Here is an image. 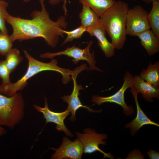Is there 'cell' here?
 <instances>
[{
  "instance_id": "6da1fadb",
  "label": "cell",
  "mask_w": 159,
  "mask_h": 159,
  "mask_svg": "<svg viewBox=\"0 0 159 159\" xmlns=\"http://www.w3.org/2000/svg\"><path fill=\"white\" fill-rule=\"evenodd\" d=\"M39 1L41 10L33 11L31 19L14 17L9 14L6 22L12 28L10 36L13 42L42 38L49 46L53 48L57 45L60 37H64L62 30L67 29L68 25L66 16L62 15L56 21L52 20L46 8L44 0Z\"/></svg>"
},
{
  "instance_id": "7a4b0ae2",
  "label": "cell",
  "mask_w": 159,
  "mask_h": 159,
  "mask_svg": "<svg viewBox=\"0 0 159 159\" xmlns=\"http://www.w3.org/2000/svg\"><path fill=\"white\" fill-rule=\"evenodd\" d=\"M24 52L28 63L26 72L20 79L14 83H2L0 85V93L1 94L8 97L14 95L18 91L23 90L25 87L28 84L27 82L29 79L43 71L50 70L59 73L62 76V82L64 84H67L71 80V76L76 72L75 69L72 70L59 67L55 59L52 58L49 62H44L32 57L26 50H24Z\"/></svg>"
},
{
  "instance_id": "3957f363",
  "label": "cell",
  "mask_w": 159,
  "mask_h": 159,
  "mask_svg": "<svg viewBox=\"0 0 159 159\" xmlns=\"http://www.w3.org/2000/svg\"><path fill=\"white\" fill-rule=\"evenodd\" d=\"M127 3L119 0L100 17V23L110 37L115 49L122 48L126 39Z\"/></svg>"
},
{
  "instance_id": "277c9868",
  "label": "cell",
  "mask_w": 159,
  "mask_h": 159,
  "mask_svg": "<svg viewBox=\"0 0 159 159\" xmlns=\"http://www.w3.org/2000/svg\"><path fill=\"white\" fill-rule=\"evenodd\" d=\"M25 105L20 92L11 97L0 93V125L14 128L24 117Z\"/></svg>"
},
{
  "instance_id": "5b68a950",
  "label": "cell",
  "mask_w": 159,
  "mask_h": 159,
  "mask_svg": "<svg viewBox=\"0 0 159 159\" xmlns=\"http://www.w3.org/2000/svg\"><path fill=\"white\" fill-rule=\"evenodd\" d=\"M93 43L92 41H90L84 49H81L74 45L62 51L54 53L47 52L41 54L40 57L42 58L51 59L57 56L64 55L72 58L75 64H77L81 60L86 61L89 65L88 69L102 72L103 71L102 70L95 66L96 62L95 54L90 51Z\"/></svg>"
},
{
  "instance_id": "8992f818",
  "label": "cell",
  "mask_w": 159,
  "mask_h": 159,
  "mask_svg": "<svg viewBox=\"0 0 159 159\" xmlns=\"http://www.w3.org/2000/svg\"><path fill=\"white\" fill-rule=\"evenodd\" d=\"M123 80V82L121 88L113 95L105 97L93 95L91 100L93 105H100L106 102L115 103L122 107L123 112L126 116L132 115L134 112L133 108L131 105H127L125 102L124 94L127 89L133 86V76L130 72L127 71L125 72Z\"/></svg>"
},
{
  "instance_id": "52a82bcc",
  "label": "cell",
  "mask_w": 159,
  "mask_h": 159,
  "mask_svg": "<svg viewBox=\"0 0 159 159\" xmlns=\"http://www.w3.org/2000/svg\"><path fill=\"white\" fill-rule=\"evenodd\" d=\"M126 28L127 35L132 37L137 36L150 29L148 13L140 5L129 9L126 16Z\"/></svg>"
},
{
  "instance_id": "ba28073f",
  "label": "cell",
  "mask_w": 159,
  "mask_h": 159,
  "mask_svg": "<svg viewBox=\"0 0 159 159\" xmlns=\"http://www.w3.org/2000/svg\"><path fill=\"white\" fill-rule=\"evenodd\" d=\"M83 132L84 133H76V135L82 145L83 153L90 154L98 151L103 155V158H114L110 153H105L99 147L100 145H107L106 142L104 140L107 138V135L97 133L95 130L90 128L84 129Z\"/></svg>"
},
{
  "instance_id": "9c48e42d",
  "label": "cell",
  "mask_w": 159,
  "mask_h": 159,
  "mask_svg": "<svg viewBox=\"0 0 159 159\" xmlns=\"http://www.w3.org/2000/svg\"><path fill=\"white\" fill-rule=\"evenodd\" d=\"M87 69L88 68L85 64H83L77 67L76 71L71 76L74 84L73 89L72 93L70 95H64L62 97L63 101L68 104L67 109L71 114L70 120L72 121H74L76 120V112L81 107L85 108L90 112L99 113L101 111V109L97 110H93L86 105H83L80 100L79 97L80 94L79 91L84 90V88L81 85L77 84L76 78L80 73Z\"/></svg>"
},
{
  "instance_id": "30bf717a",
  "label": "cell",
  "mask_w": 159,
  "mask_h": 159,
  "mask_svg": "<svg viewBox=\"0 0 159 159\" xmlns=\"http://www.w3.org/2000/svg\"><path fill=\"white\" fill-rule=\"evenodd\" d=\"M52 149L55 151L52 156V159H80L83 153L82 145L78 138L72 141L68 138L64 137L60 147Z\"/></svg>"
},
{
  "instance_id": "8fae6325",
  "label": "cell",
  "mask_w": 159,
  "mask_h": 159,
  "mask_svg": "<svg viewBox=\"0 0 159 159\" xmlns=\"http://www.w3.org/2000/svg\"><path fill=\"white\" fill-rule=\"evenodd\" d=\"M44 107H41L36 105L34 104V108L37 112L42 113L45 119L46 123L52 122L56 124L55 128L58 131H63L68 136L73 137V135L67 128L64 123V121L70 112L67 109L64 111L57 112L50 110L48 107L47 99L44 98Z\"/></svg>"
},
{
  "instance_id": "7c38bea8",
  "label": "cell",
  "mask_w": 159,
  "mask_h": 159,
  "mask_svg": "<svg viewBox=\"0 0 159 159\" xmlns=\"http://www.w3.org/2000/svg\"><path fill=\"white\" fill-rule=\"evenodd\" d=\"M130 92L132 95L135 101L136 109V117L130 122L127 123L125 128L130 129V134L134 136L143 126L146 125H152L159 127V125L150 120L141 109L138 101V93L133 87L130 88Z\"/></svg>"
},
{
  "instance_id": "4fadbf2b",
  "label": "cell",
  "mask_w": 159,
  "mask_h": 159,
  "mask_svg": "<svg viewBox=\"0 0 159 159\" xmlns=\"http://www.w3.org/2000/svg\"><path fill=\"white\" fill-rule=\"evenodd\" d=\"M86 32L91 37H94L97 40L98 45L107 58L113 57L115 54V48L107 40L106 32L100 23L95 26L87 28Z\"/></svg>"
},
{
  "instance_id": "5bb4252c",
  "label": "cell",
  "mask_w": 159,
  "mask_h": 159,
  "mask_svg": "<svg viewBox=\"0 0 159 159\" xmlns=\"http://www.w3.org/2000/svg\"><path fill=\"white\" fill-rule=\"evenodd\" d=\"M133 87L138 93H141L146 102H152L153 98L159 99V88L155 87L145 81L139 75L133 76Z\"/></svg>"
},
{
  "instance_id": "9a60e30c",
  "label": "cell",
  "mask_w": 159,
  "mask_h": 159,
  "mask_svg": "<svg viewBox=\"0 0 159 159\" xmlns=\"http://www.w3.org/2000/svg\"><path fill=\"white\" fill-rule=\"evenodd\" d=\"M141 45L144 48L148 55L152 56L159 51V38L150 29L138 35Z\"/></svg>"
},
{
  "instance_id": "2e32d148",
  "label": "cell",
  "mask_w": 159,
  "mask_h": 159,
  "mask_svg": "<svg viewBox=\"0 0 159 159\" xmlns=\"http://www.w3.org/2000/svg\"><path fill=\"white\" fill-rule=\"evenodd\" d=\"M139 75L145 82L159 88V61L153 64L150 62L146 69H143Z\"/></svg>"
},
{
  "instance_id": "e0dca14e",
  "label": "cell",
  "mask_w": 159,
  "mask_h": 159,
  "mask_svg": "<svg viewBox=\"0 0 159 159\" xmlns=\"http://www.w3.org/2000/svg\"><path fill=\"white\" fill-rule=\"evenodd\" d=\"M79 16L81 25L87 28L95 26L100 23V17L89 6L82 5Z\"/></svg>"
},
{
  "instance_id": "ac0fdd59",
  "label": "cell",
  "mask_w": 159,
  "mask_h": 159,
  "mask_svg": "<svg viewBox=\"0 0 159 159\" xmlns=\"http://www.w3.org/2000/svg\"><path fill=\"white\" fill-rule=\"evenodd\" d=\"M82 5L89 6L100 17L113 5L115 0H78Z\"/></svg>"
},
{
  "instance_id": "d6986e66",
  "label": "cell",
  "mask_w": 159,
  "mask_h": 159,
  "mask_svg": "<svg viewBox=\"0 0 159 159\" xmlns=\"http://www.w3.org/2000/svg\"><path fill=\"white\" fill-rule=\"evenodd\" d=\"M151 10L148 13V20L150 29L159 38V1L153 0Z\"/></svg>"
},
{
  "instance_id": "ffe728a7",
  "label": "cell",
  "mask_w": 159,
  "mask_h": 159,
  "mask_svg": "<svg viewBox=\"0 0 159 159\" xmlns=\"http://www.w3.org/2000/svg\"><path fill=\"white\" fill-rule=\"evenodd\" d=\"M5 57V61L10 73L16 69L23 59L19 50L16 48L12 49Z\"/></svg>"
},
{
  "instance_id": "44dd1931",
  "label": "cell",
  "mask_w": 159,
  "mask_h": 159,
  "mask_svg": "<svg viewBox=\"0 0 159 159\" xmlns=\"http://www.w3.org/2000/svg\"><path fill=\"white\" fill-rule=\"evenodd\" d=\"M87 28L81 25L76 28L70 31L62 29V31L64 34L67 35L65 39L62 44L61 46L69 42H71L74 39H77L82 37L83 34L87 31Z\"/></svg>"
},
{
  "instance_id": "7402d4cb",
  "label": "cell",
  "mask_w": 159,
  "mask_h": 159,
  "mask_svg": "<svg viewBox=\"0 0 159 159\" xmlns=\"http://www.w3.org/2000/svg\"><path fill=\"white\" fill-rule=\"evenodd\" d=\"M13 42L8 34L0 32V54L5 56L12 49Z\"/></svg>"
},
{
  "instance_id": "603a6c76",
  "label": "cell",
  "mask_w": 159,
  "mask_h": 159,
  "mask_svg": "<svg viewBox=\"0 0 159 159\" xmlns=\"http://www.w3.org/2000/svg\"><path fill=\"white\" fill-rule=\"evenodd\" d=\"M9 3L4 0H0V32L8 34L6 24V19L9 14L7 11Z\"/></svg>"
},
{
  "instance_id": "cb8c5ba5",
  "label": "cell",
  "mask_w": 159,
  "mask_h": 159,
  "mask_svg": "<svg viewBox=\"0 0 159 159\" xmlns=\"http://www.w3.org/2000/svg\"><path fill=\"white\" fill-rule=\"evenodd\" d=\"M10 74L5 60L0 61V79L2 80V83L9 84L11 82L9 78Z\"/></svg>"
},
{
  "instance_id": "d4e9b609",
  "label": "cell",
  "mask_w": 159,
  "mask_h": 159,
  "mask_svg": "<svg viewBox=\"0 0 159 159\" xmlns=\"http://www.w3.org/2000/svg\"><path fill=\"white\" fill-rule=\"evenodd\" d=\"M127 159H144V155L142 154L141 152L138 149H135L130 152L127 157Z\"/></svg>"
},
{
  "instance_id": "484cf974",
  "label": "cell",
  "mask_w": 159,
  "mask_h": 159,
  "mask_svg": "<svg viewBox=\"0 0 159 159\" xmlns=\"http://www.w3.org/2000/svg\"><path fill=\"white\" fill-rule=\"evenodd\" d=\"M147 152V154L150 159H159V153L157 151L149 149Z\"/></svg>"
},
{
  "instance_id": "4316f807",
  "label": "cell",
  "mask_w": 159,
  "mask_h": 159,
  "mask_svg": "<svg viewBox=\"0 0 159 159\" xmlns=\"http://www.w3.org/2000/svg\"><path fill=\"white\" fill-rule=\"evenodd\" d=\"M63 1V0H49V3L51 5L55 6Z\"/></svg>"
},
{
  "instance_id": "83f0119b",
  "label": "cell",
  "mask_w": 159,
  "mask_h": 159,
  "mask_svg": "<svg viewBox=\"0 0 159 159\" xmlns=\"http://www.w3.org/2000/svg\"><path fill=\"white\" fill-rule=\"evenodd\" d=\"M67 3V0H63L62 8L64 11V15L67 16V11L66 8V4Z\"/></svg>"
},
{
  "instance_id": "f1b7e54d",
  "label": "cell",
  "mask_w": 159,
  "mask_h": 159,
  "mask_svg": "<svg viewBox=\"0 0 159 159\" xmlns=\"http://www.w3.org/2000/svg\"><path fill=\"white\" fill-rule=\"evenodd\" d=\"M6 131L5 129L0 125V137L6 134Z\"/></svg>"
},
{
  "instance_id": "f546056e",
  "label": "cell",
  "mask_w": 159,
  "mask_h": 159,
  "mask_svg": "<svg viewBox=\"0 0 159 159\" xmlns=\"http://www.w3.org/2000/svg\"><path fill=\"white\" fill-rule=\"evenodd\" d=\"M153 0H143V1L147 4H149L152 3ZM159 1V0H157Z\"/></svg>"
},
{
  "instance_id": "4dcf8cb0",
  "label": "cell",
  "mask_w": 159,
  "mask_h": 159,
  "mask_svg": "<svg viewBox=\"0 0 159 159\" xmlns=\"http://www.w3.org/2000/svg\"><path fill=\"white\" fill-rule=\"evenodd\" d=\"M25 3H27L29 2L31 0H22Z\"/></svg>"
},
{
  "instance_id": "1f68e13d",
  "label": "cell",
  "mask_w": 159,
  "mask_h": 159,
  "mask_svg": "<svg viewBox=\"0 0 159 159\" xmlns=\"http://www.w3.org/2000/svg\"><path fill=\"white\" fill-rule=\"evenodd\" d=\"M134 1H135L136 0H133Z\"/></svg>"
}]
</instances>
